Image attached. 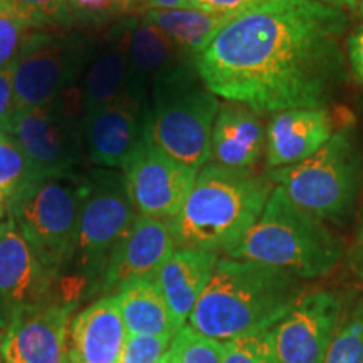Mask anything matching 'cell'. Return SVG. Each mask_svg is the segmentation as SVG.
<instances>
[{
    "mask_svg": "<svg viewBox=\"0 0 363 363\" xmlns=\"http://www.w3.org/2000/svg\"><path fill=\"white\" fill-rule=\"evenodd\" d=\"M343 9L318 0H266L227 21L194 59L217 98L259 115L326 106L343 84Z\"/></svg>",
    "mask_w": 363,
    "mask_h": 363,
    "instance_id": "6da1fadb",
    "label": "cell"
},
{
    "mask_svg": "<svg viewBox=\"0 0 363 363\" xmlns=\"http://www.w3.org/2000/svg\"><path fill=\"white\" fill-rule=\"evenodd\" d=\"M298 278L254 261L219 257L189 325L227 342L269 331L298 301Z\"/></svg>",
    "mask_w": 363,
    "mask_h": 363,
    "instance_id": "7a4b0ae2",
    "label": "cell"
},
{
    "mask_svg": "<svg viewBox=\"0 0 363 363\" xmlns=\"http://www.w3.org/2000/svg\"><path fill=\"white\" fill-rule=\"evenodd\" d=\"M272 189L271 180L254 170L206 163L179 216L170 220L177 247L227 256L259 219Z\"/></svg>",
    "mask_w": 363,
    "mask_h": 363,
    "instance_id": "3957f363",
    "label": "cell"
},
{
    "mask_svg": "<svg viewBox=\"0 0 363 363\" xmlns=\"http://www.w3.org/2000/svg\"><path fill=\"white\" fill-rule=\"evenodd\" d=\"M343 244L311 214L294 206L279 187L272 189L264 211L225 257L254 261L311 279L330 274L342 259Z\"/></svg>",
    "mask_w": 363,
    "mask_h": 363,
    "instance_id": "277c9868",
    "label": "cell"
},
{
    "mask_svg": "<svg viewBox=\"0 0 363 363\" xmlns=\"http://www.w3.org/2000/svg\"><path fill=\"white\" fill-rule=\"evenodd\" d=\"M86 180L74 247L57 283L59 298L79 305L99 294L111 254L138 216L120 170L86 172Z\"/></svg>",
    "mask_w": 363,
    "mask_h": 363,
    "instance_id": "5b68a950",
    "label": "cell"
},
{
    "mask_svg": "<svg viewBox=\"0 0 363 363\" xmlns=\"http://www.w3.org/2000/svg\"><path fill=\"white\" fill-rule=\"evenodd\" d=\"M219 99L199 78L194 61L162 74L152 84L147 138L195 172L211 162L212 128Z\"/></svg>",
    "mask_w": 363,
    "mask_h": 363,
    "instance_id": "8992f818",
    "label": "cell"
},
{
    "mask_svg": "<svg viewBox=\"0 0 363 363\" xmlns=\"http://www.w3.org/2000/svg\"><path fill=\"white\" fill-rule=\"evenodd\" d=\"M86 192L81 174L38 179L12 195L9 219L57 279L71 259Z\"/></svg>",
    "mask_w": 363,
    "mask_h": 363,
    "instance_id": "52a82bcc",
    "label": "cell"
},
{
    "mask_svg": "<svg viewBox=\"0 0 363 363\" xmlns=\"http://www.w3.org/2000/svg\"><path fill=\"white\" fill-rule=\"evenodd\" d=\"M362 175V155L350 128H343L315 155L267 172L274 187L320 220H342L352 211Z\"/></svg>",
    "mask_w": 363,
    "mask_h": 363,
    "instance_id": "ba28073f",
    "label": "cell"
},
{
    "mask_svg": "<svg viewBox=\"0 0 363 363\" xmlns=\"http://www.w3.org/2000/svg\"><path fill=\"white\" fill-rule=\"evenodd\" d=\"M6 133L29 158L38 179L81 175L86 152L79 86L44 106L16 113Z\"/></svg>",
    "mask_w": 363,
    "mask_h": 363,
    "instance_id": "9c48e42d",
    "label": "cell"
},
{
    "mask_svg": "<svg viewBox=\"0 0 363 363\" xmlns=\"http://www.w3.org/2000/svg\"><path fill=\"white\" fill-rule=\"evenodd\" d=\"M91 40L72 30L34 29L13 62L17 113L44 106L78 88Z\"/></svg>",
    "mask_w": 363,
    "mask_h": 363,
    "instance_id": "30bf717a",
    "label": "cell"
},
{
    "mask_svg": "<svg viewBox=\"0 0 363 363\" xmlns=\"http://www.w3.org/2000/svg\"><path fill=\"white\" fill-rule=\"evenodd\" d=\"M123 177L140 216L172 220L187 201L197 172L167 155L145 135L123 167Z\"/></svg>",
    "mask_w": 363,
    "mask_h": 363,
    "instance_id": "8fae6325",
    "label": "cell"
},
{
    "mask_svg": "<svg viewBox=\"0 0 363 363\" xmlns=\"http://www.w3.org/2000/svg\"><path fill=\"white\" fill-rule=\"evenodd\" d=\"M57 283L7 217L0 224V330L59 298Z\"/></svg>",
    "mask_w": 363,
    "mask_h": 363,
    "instance_id": "7c38bea8",
    "label": "cell"
},
{
    "mask_svg": "<svg viewBox=\"0 0 363 363\" xmlns=\"http://www.w3.org/2000/svg\"><path fill=\"white\" fill-rule=\"evenodd\" d=\"M342 298L330 289L301 294L271 328L278 363H323L342 316Z\"/></svg>",
    "mask_w": 363,
    "mask_h": 363,
    "instance_id": "4fadbf2b",
    "label": "cell"
},
{
    "mask_svg": "<svg viewBox=\"0 0 363 363\" xmlns=\"http://www.w3.org/2000/svg\"><path fill=\"white\" fill-rule=\"evenodd\" d=\"M145 99L126 93L84 115L86 160L98 169L123 170L147 135Z\"/></svg>",
    "mask_w": 363,
    "mask_h": 363,
    "instance_id": "5bb4252c",
    "label": "cell"
},
{
    "mask_svg": "<svg viewBox=\"0 0 363 363\" xmlns=\"http://www.w3.org/2000/svg\"><path fill=\"white\" fill-rule=\"evenodd\" d=\"M79 303L56 298L26 313L4 330L0 358L6 363H67V333Z\"/></svg>",
    "mask_w": 363,
    "mask_h": 363,
    "instance_id": "9a60e30c",
    "label": "cell"
},
{
    "mask_svg": "<svg viewBox=\"0 0 363 363\" xmlns=\"http://www.w3.org/2000/svg\"><path fill=\"white\" fill-rule=\"evenodd\" d=\"M177 249L170 220L136 216L133 225L113 251L103 276L99 298L113 296L135 281L155 279Z\"/></svg>",
    "mask_w": 363,
    "mask_h": 363,
    "instance_id": "2e32d148",
    "label": "cell"
},
{
    "mask_svg": "<svg viewBox=\"0 0 363 363\" xmlns=\"http://www.w3.org/2000/svg\"><path fill=\"white\" fill-rule=\"evenodd\" d=\"M335 133L337 121L326 106L274 113L266 126L264 158L267 172L313 157Z\"/></svg>",
    "mask_w": 363,
    "mask_h": 363,
    "instance_id": "e0dca14e",
    "label": "cell"
},
{
    "mask_svg": "<svg viewBox=\"0 0 363 363\" xmlns=\"http://www.w3.org/2000/svg\"><path fill=\"white\" fill-rule=\"evenodd\" d=\"M130 86V17L115 22L103 38L91 40L79 81L86 113L115 101Z\"/></svg>",
    "mask_w": 363,
    "mask_h": 363,
    "instance_id": "ac0fdd59",
    "label": "cell"
},
{
    "mask_svg": "<svg viewBox=\"0 0 363 363\" xmlns=\"http://www.w3.org/2000/svg\"><path fill=\"white\" fill-rule=\"evenodd\" d=\"M128 331L118 298L101 296L72 316L67 363H121Z\"/></svg>",
    "mask_w": 363,
    "mask_h": 363,
    "instance_id": "d6986e66",
    "label": "cell"
},
{
    "mask_svg": "<svg viewBox=\"0 0 363 363\" xmlns=\"http://www.w3.org/2000/svg\"><path fill=\"white\" fill-rule=\"evenodd\" d=\"M264 152L266 126L259 113L234 101L220 104L212 128L211 160L229 169L252 170Z\"/></svg>",
    "mask_w": 363,
    "mask_h": 363,
    "instance_id": "ffe728a7",
    "label": "cell"
},
{
    "mask_svg": "<svg viewBox=\"0 0 363 363\" xmlns=\"http://www.w3.org/2000/svg\"><path fill=\"white\" fill-rule=\"evenodd\" d=\"M219 254L177 247L157 272L155 281L165 296L177 328L187 325L199 298L211 281Z\"/></svg>",
    "mask_w": 363,
    "mask_h": 363,
    "instance_id": "44dd1931",
    "label": "cell"
},
{
    "mask_svg": "<svg viewBox=\"0 0 363 363\" xmlns=\"http://www.w3.org/2000/svg\"><path fill=\"white\" fill-rule=\"evenodd\" d=\"M185 61L190 59L158 27L143 17H130V94L145 99L148 84Z\"/></svg>",
    "mask_w": 363,
    "mask_h": 363,
    "instance_id": "7402d4cb",
    "label": "cell"
},
{
    "mask_svg": "<svg viewBox=\"0 0 363 363\" xmlns=\"http://www.w3.org/2000/svg\"><path fill=\"white\" fill-rule=\"evenodd\" d=\"M115 296L128 335H175L179 331L155 279L126 284Z\"/></svg>",
    "mask_w": 363,
    "mask_h": 363,
    "instance_id": "603a6c76",
    "label": "cell"
},
{
    "mask_svg": "<svg viewBox=\"0 0 363 363\" xmlns=\"http://www.w3.org/2000/svg\"><path fill=\"white\" fill-rule=\"evenodd\" d=\"M145 21L153 24L169 38L185 57L194 61L216 38L220 27L233 17L214 16L199 9H174V11H150L142 13Z\"/></svg>",
    "mask_w": 363,
    "mask_h": 363,
    "instance_id": "cb8c5ba5",
    "label": "cell"
},
{
    "mask_svg": "<svg viewBox=\"0 0 363 363\" xmlns=\"http://www.w3.org/2000/svg\"><path fill=\"white\" fill-rule=\"evenodd\" d=\"M167 360L169 363H222L224 345L185 325L172 338Z\"/></svg>",
    "mask_w": 363,
    "mask_h": 363,
    "instance_id": "d4e9b609",
    "label": "cell"
},
{
    "mask_svg": "<svg viewBox=\"0 0 363 363\" xmlns=\"http://www.w3.org/2000/svg\"><path fill=\"white\" fill-rule=\"evenodd\" d=\"M34 29L71 30L74 19L67 0H6Z\"/></svg>",
    "mask_w": 363,
    "mask_h": 363,
    "instance_id": "484cf974",
    "label": "cell"
},
{
    "mask_svg": "<svg viewBox=\"0 0 363 363\" xmlns=\"http://www.w3.org/2000/svg\"><path fill=\"white\" fill-rule=\"evenodd\" d=\"M323 363H363V299L338 326Z\"/></svg>",
    "mask_w": 363,
    "mask_h": 363,
    "instance_id": "4316f807",
    "label": "cell"
},
{
    "mask_svg": "<svg viewBox=\"0 0 363 363\" xmlns=\"http://www.w3.org/2000/svg\"><path fill=\"white\" fill-rule=\"evenodd\" d=\"M38 180L29 158L7 133L0 135V189L16 194Z\"/></svg>",
    "mask_w": 363,
    "mask_h": 363,
    "instance_id": "83f0119b",
    "label": "cell"
},
{
    "mask_svg": "<svg viewBox=\"0 0 363 363\" xmlns=\"http://www.w3.org/2000/svg\"><path fill=\"white\" fill-rule=\"evenodd\" d=\"M34 27L9 4L0 7V69L16 62Z\"/></svg>",
    "mask_w": 363,
    "mask_h": 363,
    "instance_id": "f1b7e54d",
    "label": "cell"
},
{
    "mask_svg": "<svg viewBox=\"0 0 363 363\" xmlns=\"http://www.w3.org/2000/svg\"><path fill=\"white\" fill-rule=\"evenodd\" d=\"M135 0H67L74 24L101 27L108 22L123 19L125 13L133 11Z\"/></svg>",
    "mask_w": 363,
    "mask_h": 363,
    "instance_id": "f546056e",
    "label": "cell"
},
{
    "mask_svg": "<svg viewBox=\"0 0 363 363\" xmlns=\"http://www.w3.org/2000/svg\"><path fill=\"white\" fill-rule=\"evenodd\" d=\"M224 360L222 363H278L272 348L271 330L222 342Z\"/></svg>",
    "mask_w": 363,
    "mask_h": 363,
    "instance_id": "4dcf8cb0",
    "label": "cell"
},
{
    "mask_svg": "<svg viewBox=\"0 0 363 363\" xmlns=\"http://www.w3.org/2000/svg\"><path fill=\"white\" fill-rule=\"evenodd\" d=\"M174 335H128L121 363H158Z\"/></svg>",
    "mask_w": 363,
    "mask_h": 363,
    "instance_id": "1f68e13d",
    "label": "cell"
},
{
    "mask_svg": "<svg viewBox=\"0 0 363 363\" xmlns=\"http://www.w3.org/2000/svg\"><path fill=\"white\" fill-rule=\"evenodd\" d=\"M17 113L13 65L0 69V130L6 133Z\"/></svg>",
    "mask_w": 363,
    "mask_h": 363,
    "instance_id": "d6a6232c",
    "label": "cell"
},
{
    "mask_svg": "<svg viewBox=\"0 0 363 363\" xmlns=\"http://www.w3.org/2000/svg\"><path fill=\"white\" fill-rule=\"evenodd\" d=\"M194 9L203 11L214 16L235 17L239 13L249 11V9L259 6L266 0H190Z\"/></svg>",
    "mask_w": 363,
    "mask_h": 363,
    "instance_id": "836d02e7",
    "label": "cell"
},
{
    "mask_svg": "<svg viewBox=\"0 0 363 363\" xmlns=\"http://www.w3.org/2000/svg\"><path fill=\"white\" fill-rule=\"evenodd\" d=\"M348 65L358 83L363 84V24L358 26L347 39Z\"/></svg>",
    "mask_w": 363,
    "mask_h": 363,
    "instance_id": "e575fe53",
    "label": "cell"
},
{
    "mask_svg": "<svg viewBox=\"0 0 363 363\" xmlns=\"http://www.w3.org/2000/svg\"><path fill=\"white\" fill-rule=\"evenodd\" d=\"M190 0H135L131 12H150V11H174V9H192Z\"/></svg>",
    "mask_w": 363,
    "mask_h": 363,
    "instance_id": "d590c367",
    "label": "cell"
},
{
    "mask_svg": "<svg viewBox=\"0 0 363 363\" xmlns=\"http://www.w3.org/2000/svg\"><path fill=\"white\" fill-rule=\"evenodd\" d=\"M12 192L9 190L0 189V224L7 220L9 217V208H11V202H12Z\"/></svg>",
    "mask_w": 363,
    "mask_h": 363,
    "instance_id": "8d00e7d4",
    "label": "cell"
},
{
    "mask_svg": "<svg viewBox=\"0 0 363 363\" xmlns=\"http://www.w3.org/2000/svg\"><path fill=\"white\" fill-rule=\"evenodd\" d=\"M318 2H323L326 6L338 7V9H355L362 0H318Z\"/></svg>",
    "mask_w": 363,
    "mask_h": 363,
    "instance_id": "74e56055",
    "label": "cell"
},
{
    "mask_svg": "<svg viewBox=\"0 0 363 363\" xmlns=\"http://www.w3.org/2000/svg\"><path fill=\"white\" fill-rule=\"evenodd\" d=\"M355 269H357L358 279H360V283H362V286H363V247H358V251H357V256H355Z\"/></svg>",
    "mask_w": 363,
    "mask_h": 363,
    "instance_id": "f35d334b",
    "label": "cell"
},
{
    "mask_svg": "<svg viewBox=\"0 0 363 363\" xmlns=\"http://www.w3.org/2000/svg\"><path fill=\"white\" fill-rule=\"evenodd\" d=\"M357 244H358V247H363V214H362L360 229H358V235H357Z\"/></svg>",
    "mask_w": 363,
    "mask_h": 363,
    "instance_id": "ab89813d",
    "label": "cell"
},
{
    "mask_svg": "<svg viewBox=\"0 0 363 363\" xmlns=\"http://www.w3.org/2000/svg\"><path fill=\"white\" fill-rule=\"evenodd\" d=\"M358 12H360V13H362V16H363V0H362V2H360V4H358Z\"/></svg>",
    "mask_w": 363,
    "mask_h": 363,
    "instance_id": "60d3db41",
    "label": "cell"
},
{
    "mask_svg": "<svg viewBox=\"0 0 363 363\" xmlns=\"http://www.w3.org/2000/svg\"><path fill=\"white\" fill-rule=\"evenodd\" d=\"M158 363H169V360H167V353H165V355H163V358Z\"/></svg>",
    "mask_w": 363,
    "mask_h": 363,
    "instance_id": "b9f144b4",
    "label": "cell"
},
{
    "mask_svg": "<svg viewBox=\"0 0 363 363\" xmlns=\"http://www.w3.org/2000/svg\"><path fill=\"white\" fill-rule=\"evenodd\" d=\"M4 4H7V2H6V0H0V7H2V6H4Z\"/></svg>",
    "mask_w": 363,
    "mask_h": 363,
    "instance_id": "7bdbcfd3",
    "label": "cell"
},
{
    "mask_svg": "<svg viewBox=\"0 0 363 363\" xmlns=\"http://www.w3.org/2000/svg\"><path fill=\"white\" fill-rule=\"evenodd\" d=\"M2 133H4V131H2V130H0V135H2Z\"/></svg>",
    "mask_w": 363,
    "mask_h": 363,
    "instance_id": "ee69618b",
    "label": "cell"
},
{
    "mask_svg": "<svg viewBox=\"0 0 363 363\" xmlns=\"http://www.w3.org/2000/svg\"><path fill=\"white\" fill-rule=\"evenodd\" d=\"M0 363H2V362H0Z\"/></svg>",
    "mask_w": 363,
    "mask_h": 363,
    "instance_id": "f6af8a7d",
    "label": "cell"
}]
</instances>
